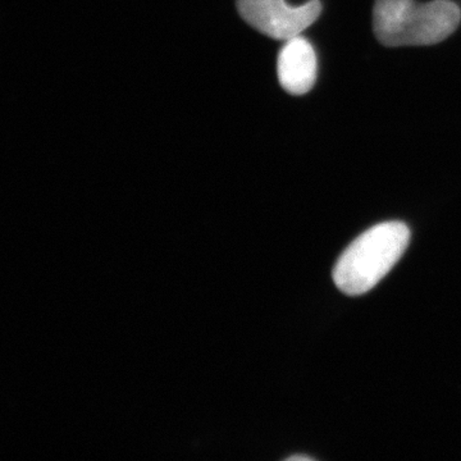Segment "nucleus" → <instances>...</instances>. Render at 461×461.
I'll use <instances>...</instances> for the list:
<instances>
[{
	"label": "nucleus",
	"mask_w": 461,
	"mask_h": 461,
	"mask_svg": "<svg viewBox=\"0 0 461 461\" xmlns=\"http://www.w3.org/2000/svg\"><path fill=\"white\" fill-rule=\"evenodd\" d=\"M459 5L451 0L418 5L414 0H375L373 29L386 47H420L444 41L459 26Z\"/></svg>",
	"instance_id": "obj_1"
},
{
	"label": "nucleus",
	"mask_w": 461,
	"mask_h": 461,
	"mask_svg": "<svg viewBox=\"0 0 461 461\" xmlns=\"http://www.w3.org/2000/svg\"><path fill=\"white\" fill-rule=\"evenodd\" d=\"M411 241V230L399 221L372 227L339 257L333 271L336 286L348 295L372 290L399 262Z\"/></svg>",
	"instance_id": "obj_2"
},
{
	"label": "nucleus",
	"mask_w": 461,
	"mask_h": 461,
	"mask_svg": "<svg viewBox=\"0 0 461 461\" xmlns=\"http://www.w3.org/2000/svg\"><path fill=\"white\" fill-rule=\"evenodd\" d=\"M240 14L258 32L287 41L313 25L321 12V0L293 7L286 0H238Z\"/></svg>",
	"instance_id": "obj_3"
},
{
	"label": "nucleus",
	"mask_w": 461,
	"mask_h": 461,
	"mask_svg": "<svg viewBox=\"0 0 461 461\" xmlns=\"http://www.w3.org/2000/svg\"><path fill=\"white\" fill-rule=\"evenodd\" d=\"M317 74L318 60L313 45L300 35L285 41L277 59L281 86L293 95H304L313 89Z\"/></svg>",
	"instance_id": "obj_4"
},
{
	"label": "nucleus",
	"mask_w": 461,
	"mask_h": 461,
	"mask_svg": "<svg viewBox=\"0 0 461 461\" xmlns=\"http://www.w3.org/2000/svg\"><path fill=\"white\" fill-rule=\"evenodd\" d=\"M287 460L312 461V460H314V459H313V457L308 456V455H293V456L287 457Z\"/></svg>",
	"instance_id": "obj_5"
}]
</instances>
